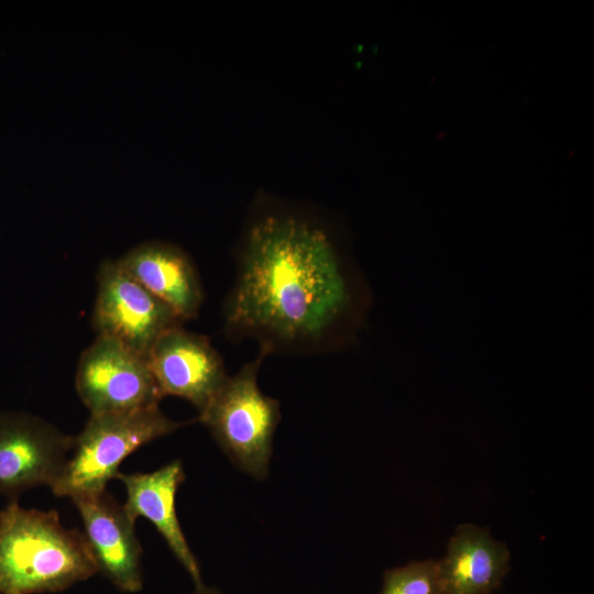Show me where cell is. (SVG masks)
I'll return each mask as SVG.
<instances>
[{
	"instance_id": "6da1fadb",
	"label": "cell",
	"mask_w": 594,
	"mask_h": 594,
	"mask_svg": "<svg viewBox=\"0 0 594 594\" xmlns=\"http://www.w3.org/2000/svg\"><path fill=\"white\" fill-rule=\"evenodd\" d=\"M371 307L367 283L336 237L314 218L268 211L240 244L223 324L268 355L320 352L355 340Z\"/></svg>"
},
{
	"instance_id": "7a4b0ae2",
	"label": "cell",
	"mask_w": 594,
	"mask_h": 594,
	"mask_svg": "<svg viewBox=\"0 0 594 594\" xmlns=\"http://www.w3.org/2000/svg\"><path fill=\"white\" fill-rule=\"evenodd\" d=\"M97 572L84 534L64 527L56 510L12 499L0 512V594L56 593Z\"/></svg>"
},
{
	"instance_id": "3957f363",
	"label": "cell",
	"mask_w": 594,
	"mask_h": 594,
	"mask_svg": "<svg viewBox=\"0 0 594 594\" xmlns=\"http://www.w3.org/2000/svg\"><path fill=\"white\" fill-rule=\"evenodd\" d=\"M188 424L168 418L158 406L90 414L82 430L74 437L64 469L51 490L55 496L70 499L101 493L132 452Z\"/></svg>"
},
{
	"instance_id": "277c9868",
	"label": "cell",
	"mask_w": 594,
	"mask_h": 594,
	"mask_svg": "<svg viewBox=\"0 0 594 594\" xmlns=\"http://www.w3.org/2000/svg\"><path fill=\"white\" fill-rule=\"evenodd\" d=\"M266 356L258 349L255 359L228 376L197 418L233 464L256 480L268 474L273 437L280 421L279 402L264 395L257 384Z\"/></svg>"
},
{
	"instance_id": "5b68a950",
	"label": "cell",
	"mask_w": 594,
	"mask_h": 594,
	"mask_svg": "<svg viewBox=\"0 0 594 594\" xmlns=\"http://www.w3.org/2000/svg\"><path fill=\"white\" fill-rule=\"evenodd\" d=\"M75 386L90 414L157 407L163 398L146 355L105 336L80 355Z\"/></svg>"
},
{
	"instance_id": "8992f818",
	"label": "cell",
	"mask_w": 594,
	"mask_h": 594,
	"mask_svg": "<svg viewBox=\"0 0 594 594\" xmlns=\"http://www.w3.org/2000/svg\"><path fill=\"white\" fill-rule=\"evenodd\" d=\"M184 321L161 299L121 268L103 261L97 273L92 326L97 336L112 338L147 355L157 339Z\"/></svg>"
},
{
	"instance_id": "52a82bcc",
	"label": "cell",
	"mask_w": 594,
	"mask_h": 594,
	"mask_svg": "<svg viewBox=\"0 0 594 594\" xmlns=\"http://www.w3.org/2000/svg\"><path fill=\"white\" fill-rule=\"evenodd\" d=\"M74 437L24 413L0 415V493L16 499L24 491L52 487L72 450Z\"/></svg>"
},
{
	"instance_id": "ba28073f",
	"label": "cell",
	"mask_w": 594,
	"mask_h": 594,
	"mask_svg": "<svg viewBox=\"0 0 594 594\" xmlns=\"http://www.w3.org/2000/svg\"><path fill=\"white\" fill-rule=\"evenodd\" d=\"M146 358L162 396L184 398L199 413L229 376L210 339L186 330L183 324L163 333Z\"/></svg>"
},
{
	"instance_id": "9c48e42d",
	"label": "cell",
	"mask_w": 594,
	"mask_h": 594,
	"mask_svg": "<svg viewBox=\"0 0 594 594\" xmlns=\"http://www.w3.org/2000/svg\"><path fill=\"white\" fill-rule=\"evenodd\" d=\"M82 525L84 537L98 572L119 591L136 593L143 587L142 547L133 521L106 490L72 498Z\"/></svg>"
},
{
	"instance_id": "30bf717a",
	"label": "cell",
	"mask_w": 594,
	"mask_h": 594,
	"mask_svg": "<svg viewBox=\"0 0 594 594\" xmlns=\"http://www.w3.org/2000/svg\"><path fill=\"white\" fill-rule=\"evenodd\" d=\"M117 262L183 321L198 316L204 288L194 262L182 248L162 241L143 242Z\"/></svg>"
},
{
	"instance_id": "8fae6325",
	"label": "cell",
	"mask_w": 594,
	"mask_h": 594,
	"mask_svg": "<svg viewBox=\"0 0 594 594\" xmlns=\"http://www.w3.org/2000/svg\"><path fill=\"white\" fill-rule=\"evenodd\" d=\"M125 487L123 508L135 521L139 517L150 520L166 541L173 554L190 575L195 587L204 584L197 559L182 530L175 507V496L185 481L179 460L173 461L151 473H118Z\"/></svg>"
},
{
	"instance_id": "7c38bea8",
	"label": "cell",
	"mask_w": 594,
	"mask_h": 594,
	"mask_svg": "<svg viewBox=\"0 0 594 594\" xmlns=\"http://www.w3.org/2000/svg\"><path fill=\"white\" fill-rule=\"evenodd\" d=\"M507 547L486 529L462 525L451 537L446 557L438 561L444 594H490L509 568Z\"/></svg>"
},
{
	"instance_id": "4fadbf2b",
	"label": "cell",
	"mask_w": 594,
	"mask_h": 594,
	"mask_svg": "<svg viewBox=\"0 0 594 594\" xmlns=\"http://www.w3.org/2000/svg\"><path fill=\"white\" fill-rule=\"evenodd\" d=\"M381 594H444L438 561H417L387 570Z\"/></svg>"
},
{
	"instance_id": "5bb4252c",
	"label": "cell",
	"mask_w": 594,
	"mask_h": 594,
	"mask_svg": "<svg viewBox=\"0 0 594 594\" xmlns=\"http://www.w3.org/2000/svg\"><path fill=\"white\" fill-rule=\"evenodd\" d=\"M189 594H221L218 590L202 585L200 587H195L194 592Z\"/></svg>"
}]
</instances>
